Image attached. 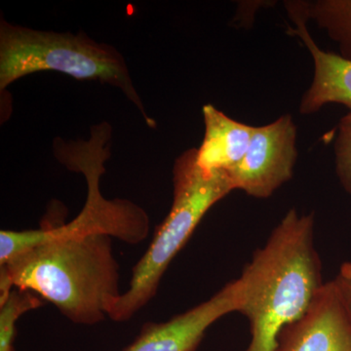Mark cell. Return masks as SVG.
<instances>
[{
    "mask_svg": "<svg viewBox=\"0 0 351 351\" xmlns=\"http://www.w3.org/2000/svg\"><path fill=\"white\" fill-rule=\"evenodd\" d=\"M297 128L285 114L267 125L254 127L248 149L228 175L233 191L267 198L293 177L297 160Z\"/></svg>",
    "mask_w": 351,
    "mask_h": 351,
    "instance_id": "6",
    "label": "cell"
},
{
    "mask_svg": "<svg viewBox=\"0 0 351 351\" xmlns=\"http://www.w3.org/2000/svg\"><path fill=\"white\" fill-rule=\"evenodd\" d=\"M335 152L339 180L351 195V112L339 122Z\"/></svg>",
    "mask_w": 351,
    "mask_h": 351,
    "instance_id": "13",
    "label": "cell"
},
{
    "mask_svg": "<svg viewBox=\"0 0 351 351\" xmlns=\"http://www.w3.org/2000/svg\"><path fill=\"white\" fill-rule=\"evenodd\" d=\"M241 287L239 278L186 313L166 322H149L123 351H197L207 330L223 316L239 313Z\"/></svg>",
    "mask_w": 351,
    "mask_h": 351,
    "instance_id": "7",
    "label": "cell"
},
{
    "mask_svg": "<svg viewBox=\"0 0 351 351\" xmlns=\"http://www.w3.org/2000/svg\"><path fill=\"white\" fill-rule=\"evenodd\" d=\"M307 19L338 43L341 56L351 60V0L301 1Z\"/></svg>",
    "mask_w": 351,
    "mask_h": 351,
    "instance_id": "11",
    "label": "cell"
},
{
    "mask_svg": "<svg viewBox=\"0 0 351 351\" xmlns=\"http://www.w3.org/2000/svg\"><path fill=\"white\" fill-rule=\"evenodd\" d=\"M53 71L78 80H97L119 88L138 108L151 128L156 121L149 117L134 87L121 53L99 43L84 32L36 31L0 22V91L32 73Z\"/></svg>",
    "mask_w": 351,
    "mask_h": 351,
    "instance_id": "4",
    "label": "cell"
},
{
    "mask_svg": "<svg viewBox=\"0 0 351 351\" xmlns=\"http://www.w3.org/2000/svg\"><path fill=\"white\" fill-rule=\"evenodd\" d=\"M112 126L101 122L92 127L88 141H64L56 138L54 156L66 169L82 173L87 182V198L80 213L69 223L43 225L46 232L58 237L108 235L128 244H138L149 234L147 212L128 199H106L101 193V176L110 156Z\"/></svg>",
    "mask_w": 351,
    "mask_h": 351,
    "instance_id": "5",
    "label": "cell"
},
{
    "mask_svg": "<svg viewBox=\"0 0 351 351\" xmlns=\"http://www.w3.org/2000/svg\"><path fill=\"white\" fill-rule=\"evenodd\" d=\"M39 295L29 290L14 288L0 302V351H15L16 324L21 316L43 306Z\"/></svg>",
    "mask_w": 351,
    "mask_h": 351,
    "instance_id": "12",
    "label": "cell"
},
{
    "mask_svg": "<svg viewBox=\"0 0 351 351\" xmlns=\"http://www.w3.org/2000/svg\"><path fill=\"white\" fill-rule=\"evenodd\" d=\"M174 197L169 214L132 271L129 287L122 293L108 317L130 320L156 297L171 262L184 248L207 212L233 191L226 172H208L197 163V149L182 152L173 169Z\"/></svg>",
    "mask_w": 351,
    "mask_h": 351,
    "instance_id": "3",
    "label": "cell"
},
{
    "mask_svg": "<svg viewBox=\"0 0 351 351\" xmlns=\"http://www.w3.org/2000/svg\"><path fill=\"white\" fill-rule=\"evenodd\" d=\"M289 16L295 25L289 27V34L299 36L311 52L314 62V77L302 97L300 112L313 114L330 103L341 104L351 112V60L321 50L307 31V17L301 1L285 4Z\"/></svg>",
    "mask_w": 351,
    "mask_h": 351,
    "instance_id": "9",
    "label": "cell"
},
{
    "mask_svg": "<svg viewBox=\"0 0 351 351\" xmlns=\"http://www.w3.org/2000/svg\"><path fill=\"white\" fill-rule=\"evenodd\" d=\"M313 228V215L291 209L239 277V313L251 332L244 351H276L281 332L301 319L324 287Z\"/></svg>",
    "mask_w": 351,
    "mask_h": 351,
    "instance_id": "2",
    "label": "cell"
},
{
    "mask_svg": "<svg viewBox=\"0 0 351 351\" xmlns=\"http://www.w3.org/2000/svg\"><path fill=\"white\" fill-rule=\"evenodd\" d=\"M205 134L197 163L208 172H226L243 159L254 127L230 119L212 105L203 107Z\"/></svg>",
    "mask_w": 351,
    "mask_h": 351,
    "instance_id": "10",
    "label": "cell"
},
{
    "mask_svg": "<svg viewBox=\"0 0 351 351\" xmlns=\"http://www.w3.org/2000/svg\"><path fill=\"white\" fill-rule=\"evenodd\" d=\"M351 320V263L341 265L338 276L332 280Z\"/></svg>",
    "mask_w": 351,
    "mask_h": 351,
    "instance_id": "14",
    "label": "cell"
},
{
    "mask_svg": "<svg viewBox=\"0 0 351 351\" xmlns=\"http://www.w3.org/2000/svg\"><path fill=\"white\" fill-rule=\"evenodd\" d=\"M276 351H351V320L332 280L301 319L281 332Z\"/></svg>",
    "mask_w": 351,
    "mask_h": 351,
    "instance_id": "8",
    "label": "cell"
},
{
    "mask_svg": "<svg viewBox=\"0 0 351 351\" xmlns=\"http://www.w3.org/2000/svg\"><path fill=\"white\" fill-rule=\"evenodd\" d=\"M14 288L32 291L75 324H98L122 295L112 237L1 230L0 302Z\"/></svg>",
    "mask_w": 351,
    "mask_h": 351,
    "instance_id": "1",
    "label": "cell"
}]
</instances>
